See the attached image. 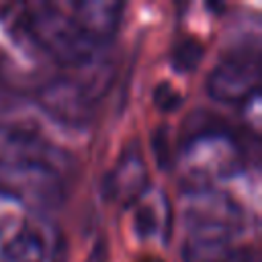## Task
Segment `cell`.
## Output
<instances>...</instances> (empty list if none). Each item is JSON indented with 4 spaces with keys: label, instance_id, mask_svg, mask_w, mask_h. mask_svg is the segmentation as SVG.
I'll return each instance as SVG.
<instances>
[{
    "label": "cell",
    "instance_id": "cell-1",
    "mask_svg": "<svg viewBox=\"0 0 262 262\" xmlns=\"http://www.w3.org/2000/svg\"><path fill=\"white\" fill-rule=\"evenodd\" d=\"M25 29L33 43L59 66L80 68L96 55V45L82 33L70 12L55 4H39L25 16Z\"/></svg>",
    "mask_w": 262,
    "mask_h": 262
},
{
    "label": "cell",
    "instance_id": "cell-2",
    "mask_svg": "<svg viewBox=\"0 0 262 262\" xmlns=\"http://www.w3.org/2000/svg\"><path fill=\"white\" fill-rule=\"evenodd\" d=\"M242 162L239 143L223 129H194L180 151V166L192 188H211V182L237 174Z\"/></svg>",
    "mask_w": 262,
    "mask_h": 262
},
{
    "label": "cell",
    "instance_id": "cell-3",
    "mask_svg": "<svg viewBox=\"0 0 262 262\" xmlns=\"http://www.w3.org/2000/svg\"><path fill=\"white\" fill-rule=\"evenodd\" d=\"M0 194L35 211H51L66 199L63 176L41 162L4 158L0 160Z\"/></svg>",
    "mask_w": 262,
    "mask_h": 262
},
{
    "label": "cell",
    "instance_id": "cell-4",
    "mask_svg": "<svg viewBox=\"0 0 262 262\" xmlns=\"http://www.w3.org/2000/svg\"><path fill=\"white\" fill-rule=\"evenodd\" d=\"M184 219L188 239L196 242H231L244 229L242 207L215 188H192L186 196Z\"/></svg>",
    "mask_w": 262,
    "mask_h": 262
},
{
    "label": "cell",
    "instance_id": "cell-5",
    "mask_svg": "<svg viewBox=\"0 0 262 262\" xmlns=\"http://www.w3.org/2000/svg\"><path fill=\"white\" fill-rule=\"evenodd\" d=\"M258 59L231 55L211 70L207 78V92L219 102H244L258 94Z\"/></svg>",
    "mask_w": 262,
    "mask_h": 262
},
{
    "label": "cell",
    "instance_id": "cell-6",
    "mask_svg": "<svg viewBox=\"0 0 262 262\" xmlns=\"http://www.w3.org/2000/svg\"><path fill=\"white\" fill-rule=\"evenodd\" d=\"M35 100L41 106V111H45L51 119L63 125L80 127L88 123L92 117L94 102L88 98L84 88L72 78H57L45 82L37 90Z\"/></svg>",
    "mask_w": 262,
    "mask_h": 262
},
{
    "label": "cell",
    "instance_id": "cell-7",
    "mask_svg": "<svg viewBox=\"0 0 262 262\" xmlns=\"http://www.w3.org/2000/svg\"><path fill=\"white\" fill-rule=\"evenodd\" d=\"M145 188L147 168L137 145H133L119 158L113 172L104 178V194L123 205H131L145 192Z\"/></svg>",
    "mask_w": 262,
    "mask_h": 262
},
{
    "label": "cell",
    "instance_id": "cell-8",
    "mask_svg": "<svg viewBox=\"0 0 262 262\" xmlns=\"http://www.w3.org/2000/svg\"><path fill=\"white\" fill-rule=\"evenodd\" d=\"M70 14L82 33L98 47V43H106L115 37L123 14V4L113 0H84L72 4Z\"/></svg>",
    "mask_w": 262,
    "mask_h": 262
},
{
    "label": "cell",
    "instance_id": "cell-9",
    "mask_svg": "<svg viewBox=\"0 0 262 262\" xmlns=\"http://www.w3.org/2000/svg\"><path fill=\"white\" fill-rule=\"evenodd\" d=\"M186 262H256L248 248H235L231 242H196L188 239L184 248Z\"/></svg>",
    "mask_w": 262,
    "mask_h": 262
},
{
    "label": "cell",
    "instance_id": "cell-10",
    "mask_svg": "<svg viewBox=\"0 0 262 262\" xmlns=\"http://www.w3.org/2000/svg\"><path fill=\"white\" fill-rule=\"evenodd\" d=\"M0 262H45V242L33 229H20L0 252Z\"/></svg>",
    "mask_w": 262,
    "mask_h": 262
},
{
    "label": "cell",
    "instance_id": "cell-11",
    "mask_svg": "<svg viewBox=\"0 0 262 262\" xmlns=\"http://www.w3.org/2000/svg\"><path fill=\"white\" fill-rule=\"evenodd\" d=\"M203 59V45L196 39H184L174 47L172 66L176 72H192L199 68Z\"/></svg>",
    "mask_w": 262,
    "mask_h": 262
},
{
    "label": "cell",
    "instance_id": "cell-12",
    "mask_svg": "<svg viewBox=\"0 0 262 262\" xmlns=\"http://www.w3.org/2000/svg\"><path fill=\"white\" fill-rule=\"evenodd\" d=\"M154 102L162 113H174L182 104V94L170 82H160L154 90Z\"/></svg>",
    "mask_w": 262,
    "mask_h": 262
},
{
    "label": "cell",
    "instance_id": "cell-13",
    "mask_svg": "<svg viewBox=\"0 0 262 262\" xmlns=\"http://www.w3.org/2000/svg\"><path fill=\"white\" fill-rule=\"evenodd\" d=\"M133 227L137 231L139 237H149L156 233L158 229V219H156V211L151 205H139L133 217Z\"/></svg>",
    "mask_w": 262,
    "mask_h": 262
},
{
    "label": "cell",
    "instance_id": "cell-14",
    "mask_svg": "<svg viewBox=\"0 0 262 262\" xmlns=\"http://www.w3.org/2000/svg\"><path fill=\"white\" fill-rule=\"evenodd\" d=\"M154 145H156V160H158V164L162 168L168 166V162H170V149H168V141H166V129H158L156 139H154Z\"/></svg>",
    "mask_w": 262,
    "mask_h": 262
},
{
    "label": "cell",
    "instance_id": "cell-15",
    "mask_svg": "<svg viewBox=\"0 0 262 262\" xmlns=\"http://www.w3.org/2000/svg\"><path fill=\"white\" fill-rule=\"evenodd\" d=\"M4 113H6V98L0 94V117H2Z\"/></svg>",
    "mask_w": 262,
    "mask_h": 262
},
{
    "label": "cell",
    "instance_id": "cell-16",
    "mask_svg": "<svg viewBox=\"0 0 262 262\" xmlns=\"http://www.w3.org/2000/svg\"><path fill=\"white\" fill-rule=\"evenodd\" d=\"M139 262H160L158 258H143V260H139Z\"/></svg>",
    "mask_w": 262,
    "mask_h": 262
}]
</instances>
